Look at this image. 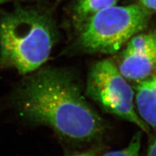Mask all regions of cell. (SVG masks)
<instances>
[{
	"label": "cell",
	"mask_w": 156,
	"mask_h": 156,
	"mask_svg": "<svg viewBox=\"0 0 156 156\" xmlns=\"http://www.w3.org/2000/svg\"><path fill=\"white\" fill-rule=\"evenodd\" d=\"M117 67L127 80L140 83L149 79L156 70V45L128 43Z\"/></svg>",
	"instance_id": "5"
},
{
	"label": "cell",
	"mask_w": 156,
	"mask_h": 156,
	"mask_svg": "<svg viewBox=\"0 0 156 156\" xmlns=\"http://www.w3.org/2000/svg\"><path fill=\"white\" fill-rule=\"evenodd\" d=\"M135 101L141 119L156 129V75L139 83Z\"/></svg>",
	"instance_id": "6"
},
{
	"label": "cell",
	"mask_w": 156,
	"mask_h": 156,
	"mask_svg": "<svg viewBox=\"0 0 156 156\" xmlns=\"http://www.w3.org/2000/svg\"><path fill=\"white\" fill-rule=\"evenodd\" d=\"M10 1H11V0H0V5L7 3V2H10ZM2 65V62L1 58H0V65Z\"/></svg>",
	"instance_id": "12"
},
{
	"label": "cell",
	"mask_w": 156,
	"mask_h": 156,
	"mask_svg": "<svg viewBox=\"0 0 156 156\" xmlns=\"http://www.w3.org/2000/svg\"><path fill=\"white\" fill-rule=\"evenodd\" d=\"M147 156H156V137L149 146Z\"/></svg>",
	"instance_id": "10"
},
{
	"label": "cell",
	"mask_w": 156,
	"mask_h": 156,
	"mask_svg": "<svg viewBox=\"0 0 156 156\" xmlns=\"http://www.w3.org/2000/svg\"><path fill=\"white\" fill-rule=\"evenodd\" d=\"M140 2L145 7L156 11V0H140Z\"/></svg>",
	"instance_id": "9"
},
{
	"label": "cell",
	"mask_w": 156,
	"mask_h": 156,
	"mask_svg": "<svg viewBox=\"0 0 156 156\" xmlns=\"http://www.w3.org/2000/svg\"><path fill=\"white\" fill-rule=\"evenodd\" d=\"M141 143V133H136L131 139L130 143L124 149L111 151L102 156H139Z\"/></svg>",
	"instance_id": "8"
},
{
	"label": "cell",
	"mask_w": 156,
	"mask_h": 156,
	"mask_svg": "<svg viewBox=\"0 0 156 156\" xmlns=\"http://www.w3.org/2000/svg\"><path fill=\"white\" fill-rule=\"evenodd\" d=\"M86 94L107 113L135 124L146 133L149 131V126L135 112L133 89L111 60H102L92 66Z\"/></svg>",
	"instance_id": "4"
},
{
	"label": "cell",
	"mask_w": 156,
	"mask_h": 156,
	"mask_svg": "<svg viewBox=\"0 0 156 156\" xmlns=\"http://www.w3.org/2000/svg\"><path fill=\"white\" fill-rule=\"evenodd\" d=\"M118 0H77L74 9V18L80 25L101 10L116 5Z\"/></svg>",
	"instance_id": "7"
},
{
	"label": "cell",
	"mask_w": 156,
	"mask_h": 156,
	"mask_svg": "<svg viewBox=\"0 0 156 156\" xmlns=\"http://www.w3.org/2000/svg\"><path fill=\"white\" fill-rule=\"evenodd\" d=\"M94 154L92 152H85V153H82L80 154H77L73 156H94Z\"/></svg>",
	"instance_id": "11"
},
{
	"label": "cell",
	"mask_w": 156,
	"mask_h": 156,
	"mask_svg": "<svg viewBox=\"0 0 156 156\" xmlns=\"http://www.w3.org/2000/svg\"><path fill=\"white\" fill-rule=\"evenodd\" d=\"M56 30L47 12L18 7L0 15V58L2 65L20 74L35 72L50 56Z\"/></svg>",
	"instance_id": "2"
},
{
	"label": "cell",
	"mask_w": 156,
	"mask_h": 156,
	"mask_svg": "<svg viewBox=\"0 0 156 156\" xmlns=\"http://www.w3.org/2000/svg\"><path fill=\"white\" fill-rule=\"evenodd\" d=\"M150 12L139 5L101 10L81 25L78 44L83 51L113 54L147 26Z\"/></svg>",
	"instance_id": "3"
},
{
	"label": "cell",
	"mask_w": 156,
	"mask_h": 156,
	"mask_svg": "<svg viewBox=\"0 0 156 156\" xmlns=\"http://www.w3.org/2000/svg\"><path fill=\"white\" fill-rule=\"evenodd\" d=\"M12 103L23 119L50 127L73 142L93 140L105 129L76 77L61 69L44 68L27 77L13 92Z\"/></svg>",
	"instance_id": "1"
}]
</instances>
